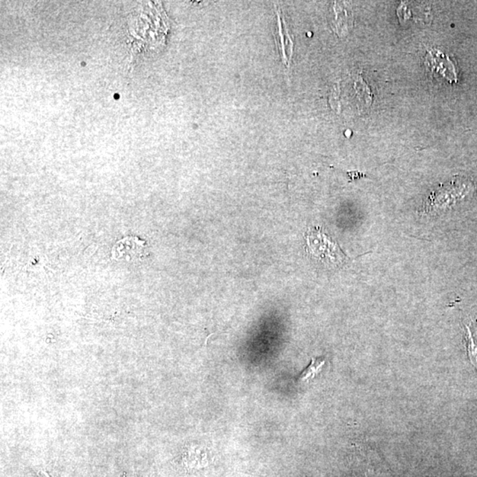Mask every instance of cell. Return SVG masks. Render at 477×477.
<instances>
[{
	"label": "cell",
	"instance_id": "277c9868",
	"mask_svg": "<svg viewBox=\"0 0 477 477\" xmlns=\"http://www.w3.org/2000/svg\"><path fill=\"white\" fill-rule=\"evenodd\" d=\"M325 363V360L323 359V358H316V359H314L313 358L312 363L300 373L299 380L302 381V382H309V381L316 377V375L322 370V368Z\"/></svg>",
	"mask_w": 477,
	"mask_h": 477
},
{
	"label": "cell",
	"instance_id": "5b68a950",
	"mask_svg": "<svg viewBox=\"0 0 477 477\" xmlns=\"http://www.w3.org/2000/svg\"><path fill=\"white\" fill-rule=\"evenodd\" d=\"M469 342L467 351L471 363L477 369V328L469 329Z\"/></svg>",
	"mask_w": 477,
	"mask_h": 477
},
{
	"label": "cell",
	"instance_id": "6da1fadb",
	"mask_svg": "<svg viewBox=\"0 0 477 477\" xmlns=\"http://www.w3.org/2000/svg\"><path fill=\"white\" fill-rule=\"evenodd\" d=\"M307 248L310 255L327 267H339L349 261L338 243L318 226L306 233Z\"/></svg>",
	"mask_w": 477,
	"mask_h": 477
},
{
	"label": "cell",
	"instance_id": "8992f818",
	"mask_svg": "<svg viewBox=\"0 0 477 477\" xmlns=\"http://www.w3.org/2000/svg\"><path fill=\"white\" fill-rule=\"evenodd\" d=\"M37 476L38 477H52L49 475V473L44 471V470H38Z\"/></svg>",
	"mask_w": 477,
	"mask_h": 477
},
{
	"label": "cell",
	"instance_id": "3957f363",
	"mask_svg": "<svg viewBox=\"0 0 477 477\" xmlns=\"http://www.w3.org/2000/svg\"><path fill=\"white\" fill-rule=\"evenodd\" d=\"M145 246V242L141 241L137 238H126L116 243L114 246L111 257L120 260L121 258L127 257L130 255V249L134 252H140L141 249Z\"/></svg>",
	"mask_w": 477,
	"mask_h": 477
},
{
	"label": "cell",
	"instance_id": "7a4b0ae2",
	"mask_svg": "<svg viewBox=\"0 0 477 477\" xmlns=\"http://www.w3.org/2000/svg\"><path fill=\"white\" fill-rule=\"evenodd\" d=\"M277 27L275 28L274 36L278 50H280V57L285 66H289L291 59H292L294 42L288 30L286 21L282 17V14L280 10L277 11Z\"/></svg>",
	"mask_w": 477,
	"mask_h": 477
}]
</instances>
